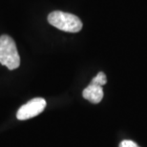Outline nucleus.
Segmentation results:
<instances>
[{"label": "nucleus", "mask_w": 147, "mask_h": 147, "mask_svg": "<svg viewBox=\"0 0 147 147\" xmlns=\"http://www.w3.org/2000/svg\"><path fill=\"white\" fill-rule=\"evenodd\" d=\"M48 22L54 27L68 33H78L82 29V22L75 14L55 11L48 16Z\"/></svg>", "instance_id": "nucleus-1"}, {"label": "nucleus", "mask_w": 147, "mask_h": 147, "mask_svg": "<svg viewBox=\"0 0 147 147\" xmlns=\"http://www.w3.org/2000/svg\"><path fill=\"white\" fill-rule=\"evenodd\" d=\"M0 63L9 70H14L20 65V57L16 42L6 34L0 36Z\"/></svg>", "instance_id": "nucleus-2"}, {"label": "nucleus", "mask_w": 147, "mask_h": 147, "mask_svg": "<svg viewBox=\"0 0 147 147\" xmlns=\"http://www.w3.org/2000/svg\"><path fill=\"white\" fill-rule=\"evenodd\" d=\"M46 100L42 98H36L19 108L16 114V117L19 120H26L34 117L42 113L46 107Z\"/></svg>", "instance_id": "nucleus-3"}, {"label": "nucleus", "mask_w": 147, "mask_h": 147, "mask_svg": "<svg viewBox=\"0 0 147 147\" xmlns=\"http://www.w3.org/2000/svg\"><path fill=\"white\" fill-rule=\"evenodd\" d=\"M82 96L84 98H86L87 100H89L92 103H99L103 98V89L100 85L90 83L83 90Z\"/></svg>", "instance_id": "nucleus-4"}, {"label": "nucleus", "mask_w": 147, "mask_h": 147, "mask_svg": "<svg viewBox=\"0 0 147 147\" xmlns=\"http://www.w3.org/2000/svg\"><path fill=\"white\" fill-rule=\"evenodd\" d=\"M106 82H107V78H106V76H105V74L102 73V72H99L98 75H96L95 78L92 79L91 83L103 86V85L106 84Z\"/></svg>", "instance_id": "nucleus-5"}, {"label": "nucleus", "mask_w": 147, "mask_h": 147, "mask_svg": "<svg viewBox=\"0 0 147 147\" xmlns=\"http://www.w3.org/2000/svg\"><path fill=\"white\" fill-rule=\"evenodd\" d=\"M119 147H140L137 143H135L132 140H123L120 142Z\"/></svg>", "instance_id": "nucleus-6"}]
</instances>
